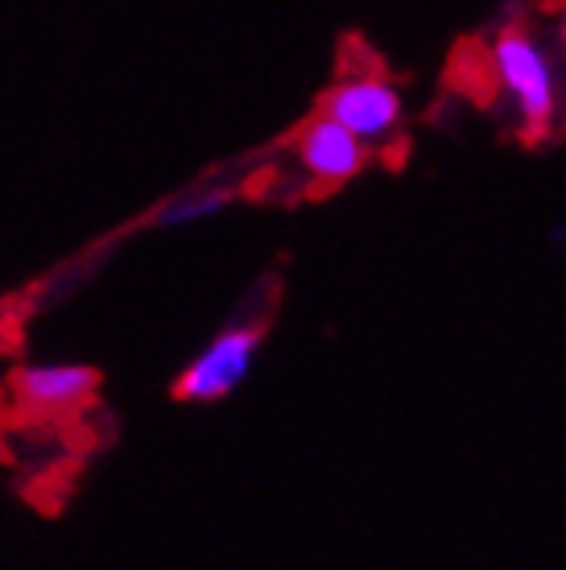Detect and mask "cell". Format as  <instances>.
I'll return each instance as SVG.
<instances>
[{"instance_id": "6da1fadb", "label": "cell", "mask_w": 566, "mask_h": 570, "mask_svg": "<svg viewBox=\"0 0 566 570\" xmlns=\"http://www.w3.org/2000/svg\"><path fill=\"white\" fill-rule=\"evenodd\" d=\"M488 62H492L496 91L509 104L521 132H529V137L550 132L558 108H563V87H558V67H554L550 50L529 29L509 26L492 38Z\"/></svg>"}, {"instance_id": "7a4b0ae2", "label": "cell", "mask_w": 566, "mask_h": 570, "mask_svg": "<svg viewBox=\"0 0 566 570\" xmlns=\"http://www.w3.org/2000/svg\"><path fill=\"white\" fill-rule=\"evenodd\" d=\"M323 116H331L369 149H377V145L397 141V132L406 129V96L389 75L352 71L326 91Z\"/></svg>"}, {"instance_id": "3957f363", "label": "cell", "mask_w": 566, "mask_h": 570, "mask_svg": "<svg viewBox=\"0 0 566 570\" xmlns=\"http://www.w3.org/2000/svg\"><path fill=\"white\" fill-rule=\"evenodd\" d=\"M256 352H261V331L256 327L219 331L183 368V376H178V397L195 401V405H212V401L232 397L248 381Z\"/></svg>"}, {"instance_id": "277c9868", "label": "cell", "mask_w": 566, "mask_h": 570, "mask_svg": "<svg viewBox=\"0 0 566 570\" xmlns=\"http://www.w3.org/2000/svg\"><path fill=\"white\" fill-rule=\"evenodd\" d=\"M369 154L372 149L355 132H348L343 125H335L323 112L314 116L294 141L297 170H302V178L311 186H319V190H340L352 178H360L364 166H369Z\"/></svg>"}, {"instance_id": "5b68a950", "label": "cell", "mask_w": 566, "mask_h": 570, "mask_svg": "<svg viewBox=\"0 0 566 570\" xmlns=\"http://www.w3.org/2000/svg\"><path fill=\"white\" fill-rule=\"evenodd\" d=\"M96 372L87 364H26L13 376L17 397L29 410H46V414H67L79 410L91 393H96Z\"/></svg>"}, {"instance_id": "8992f818", "label": "cell", "mask_w": 566, "mask_h": 570, "mask_svg": "<svg viewBox=\"0 0 566 570\" xmlns=\"http://www.w3.org/2000/svg\"><path fill=\"white\" fill-rule=\"evenodd\" d=\"M227 207V195L224 190H195V195H183V199H174L166 212L157 215V224H166V228H183V224H198V219H212Z\"/></svg>"}, {"instance_id": "52a82bcc", "label": "cell", "mask_w": 566, "mask_h": 570, "mask_svg": "<svg viewBox=\"0 0 566 570\" xmlns=\"http://www.w3.org/2000/svg\"><path fill=\"white\" fill-rule=\"evenodd\" d=\"M554 42H558V55L566 58V17L558 21V33H554Z\"/></svg>"}, {"instance_id": "ba28073f", "label": "cell", "mask_w": 566, "mask_h": 570, "mask_svg": "<svg viewBox=\"0 0 566 570\" xmlns=\"http://www.w3.org/2000/svg\"><path fill=\"white\" fill-rule=\"evenodd\" d=\"M563 4H566V0H563Z\"/></svg>"}]
</instances>
